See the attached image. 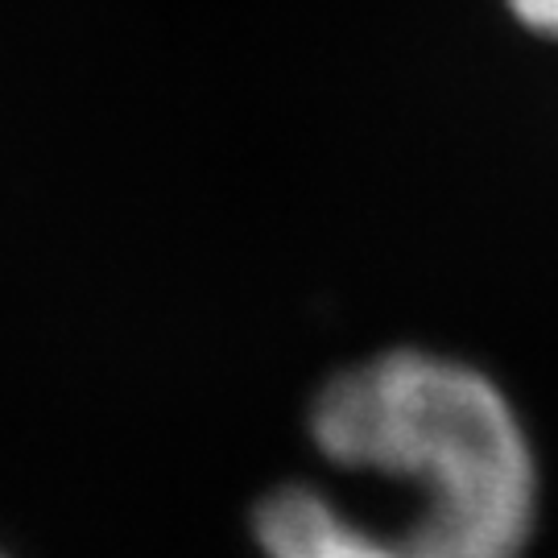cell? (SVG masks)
<instances>
[{
  "instance_id": "6da1fadb",
  "label": "cell",
  "mask_w": 558,
  "mask_h": 558,
  "mask_svg": "<svg viewBox=\"0 0 558 558\" xmlns=\"http://www.w3.org/2000/svg\"><path fill=\"white\" fill-rule=\"evenodd\" d=\"M311 435L339 468L414 484L422 509L380 538L315 488H281L257 509L269 558H518L534 534L530 439L468 364L389 352L348 368L315 398Z\"/></svg>"
},
{
  "instance_id": "7a4b0ae2",
  "label": "cell",
  "mask_w": 558,
  "mask_h": 558,
  "mask_svg": "<svg viewBox=\"0 0 558 558\" xmlns=\"http://www.w3.org/2000/svg\"><path fill=\"white\" fill-rule=\"evenodd\" d=\"M521 25H530L542 38H558V0H509Z\"/></svg>"
}]
</instances>
